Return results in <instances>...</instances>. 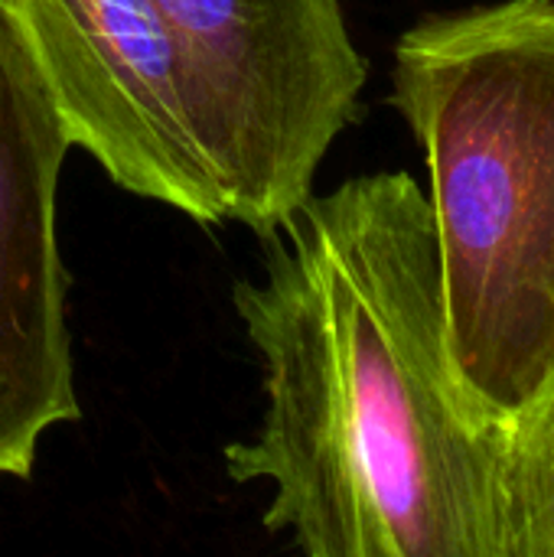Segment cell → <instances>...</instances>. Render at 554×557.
Wrapping results in <instances>:
<instances>
[{"instance_id": "obj_6", "label": "cell", "mask_w": 554, "mask_h": 557, "mask_svg": "<svg viewBox=\"0 0 554 557\" xmlns=\"http://www.w3.org/2000/svg\"><path fill=\"white\" fill-rule=\"evenodd\" d=\"M500 525L503 557H554V379L503 431Z\"/></svg>"}, {"instance_id": "obj_5", "label": "cell", "mask_w": 554, "mask_h": 557, "mask_svg": "<svg viewBox=\"0 0 554 557\" xmlns=\"http://www.w3.org/2000/svg\"><path fill=\"white\" fill-rule=\"evenodd\" d=\"M69 134L0 13V476L29 480L49 428L82 418L56 189Z\"/></svg>"}, {"instance_id": "obj_1", "label": "cell", "mask_w": 554, "mask_h": 557, "mask_svg": "<svg viewBox=\"0 0 554 557\" xmlns=\"http://www.w3.org/2000/svg\"><path fill=\"white\" fill-rule=\"evenodd\" d=\"M258 238L232 300L264 414L225 470L274 486L264 529L307 557H503L506 428L454 366L428 193L362 173Z\"/></svg>"}, {"instance_id": "obj_2", "label": "cell", "mask_w": 554, "mask_h": 557, "mask_svg": "<svg viewBox=\"0 0 554 557\" xmlns=\"http://www.w3.org/2000/svg\"><path fill=\"white\" fill-rule=\"evenodd\" d=\"M392 104L428 160L454 366L506 428L554 379V0L418 20Z\"/></svg>"}, {"instance_id": "obj_3", "label": "cell", "mask_w": 554, "mask_h": 557, "mask_svg": "<svg viewBox=\"0 0 554 557\" xmlns=\"http://www.w3.org/2000/svg\"><path fill=\"white\" fill-rule=\"evenodd\" d=\"M229 219L264 235L313 193L369 65L340 0H153Z\"/></svg>"}, {"instance_id": "obj_4", "label": "cell", "mask_w": 554, "mask_h": 557, "mask_svg": "<svg viewBox=\"0 0 554 557\" xmlns=\"http://www.w3.org/2000/svg\"><path fill=\"white\" fill-rule=\"evenodd\" d=\"M72 147L199 225L229 206L199 147L176 42L153 0H0Z\"/></svg>"}]
</instances>
